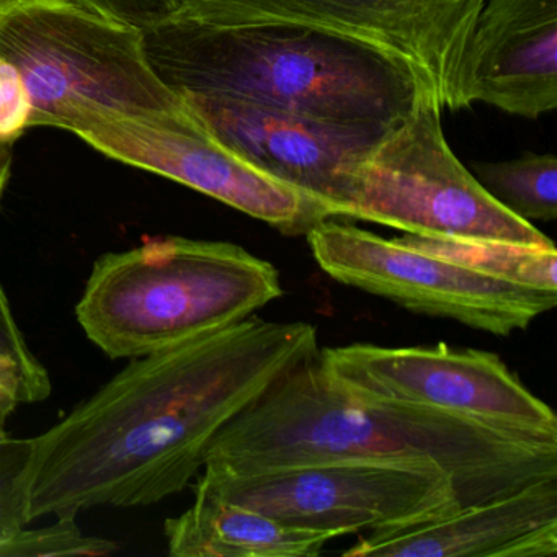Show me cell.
I'll use <instances>...</instances> for the list:
<instances>
[{
	"label": "cell",
	"mask_w": 557,
	"mask_h": 557,
	"mask_svg": "<svg viewBox=\"0 0 557 557\" xmlns=\"http://www.w3.org/2000/svg\"><path fill=\"white\" fill-rule=\"evenodd\" d=\"M35 438H0V546L32 523L30 478Z\"/></svg>",
	"instance_id": "ac0fdd59"
},
{
	"label": "cell",
	"mask_w": 557,
	"mask_h": 557,
	"mask_svg": "<svg viewBox=\"0 0 557 557\" xmlns=\"http://www.w3.org/2000/svg\"><path fill=\"white\" fill-rule=\"evenodd\" d=\"M0 355L17 361L28 376L40 384L45 389L51 391V381L44 364L35 358L25 342L24 334L18 329L17 321L12 314L11 305L0 283Z\"/></svg>",
	"instance_id": "603a6c76"
},
{
	"label": "cell",
	"mask_w": 557,
	"mask_h": 557,
	"mask_svg": "<svg viewBox=\"0 0 557 557\" xmlns=\"http://www.w3.org/2000/svg\"><path fill=\"white\" fill-rule=\"evenodd\" d=\"M77 4L139 30L158 27L174 17L172 0H74Z\"/></svg>",
	"instance_id": "44dd1931"
},
{
	"label": "cell",
	"mask_w": 557,
	"mask_h": 557,
	"mask_svg": "<svg viewBox=\"0 0 557 557\" xmlns=\"http://www.w3.org/2000/svg\"><path fill=\"white\" fill-rule=\"evenodd\" d=\"M443 110L435 96L425 94L345 164L334 218L426 239L554 246L534 224L495 200L456 158L443 132Z\"/></svg>",
	"instance_id": "8992f818"
},
{
	"label": "cell",
	"mask_w": 557,
	"mask_h": 557,
	"mask_svg": "<svg viewBox=\"0 0 557 557\" xmlns=\"http://www.w3.org/2000/svg\"><path fill=\"white\" fill-rule=\"evenodd\" d=\"M537 120L557 107V0H484L461 64V107Z\"/></svg>",
	"instance_id": "4fadbf2b"
},
{
	"label": "cell",
	"mask_w": 557,
	"mask_h": 557,
	"mask_svg": "<svg viewBox=\"0 0 557 557\" xmlns=\"http://www.w3.org/2000/svg\"><path fill=\"white\" fill-rule=\"evenodd\" d=\"M409 246L443 257L474 272L537 292L557 293L556 246L536 247L500 240H445L403 237Z\"/></svg>",
	"instance_id": "2e32d148"
},
{
	"label": "cell",
	"mask_w": 557,
	"mask_h": 557,
	"mask_svg": "<svg viewBox=\"0 0 557 557\" xmlns=\"http://www.w3.org/2000/svg\"><path fill=\"white\" fill-rule=\"evenodd\" d=\"M0 58L24 79L32 128L64 129L84 113L154 119L188 109L152 70L143 30L74 0H0Z\"/></svg>",
	"instance_id": "5b68a950"
},
{
	"label": "cell",
	"mask_w": 557,
	"mask_h": 557,
	"mask_svg": "<svg viewBox=\"0 0 557 557\" xmlns=\"http://www.w3.org/2000/svg\"><path fill=\"white\" fill-rule=\"evenodd\" d=\"M318 363L351 389L508 429L557 435V416L492 351L350 344L319 348Z\"/></svg>",
	"instance_id": "8fae6325"
},
{
	"label": "cell",
	"mask_w": 557,
	"mask_h": 557,
	"mask_svg": "<svg viewBox=\"0 0 557 557\" xmlns=\"http://www.w3.org/2000/svg\"><path fill=\"white\" fill-rule=\"evenodd\" d=\"M164 534L175 557H314L337 537L288 527L197 487L191 507L169 518Z\"/></svg>",
	"instance_id": "9a60e30c"
},
{
	"label": "cell",
	"mask_w": 557,
	"mask_h": 557,
	"mask_svg": "<svg viewBox=\"0 0 557 557\" xmlns=\"http://www.w3.org/2000/svg\"><path fill=\"white\" fill-rule=\"evenodd\" d=\"M280 523L334 536L384 533L461 507L435 462L345 458L250 474L205 471L195 485Z\"/></svg>",
	"instance_id": "52a82bcc"
},
{
	"label": "cell",
	"mask_w": 557,
	"mask_h": 557,
	"mask_svg": "<svg viewBox=\"0 0 557 557\" xmlns=\"http://www.w3.org/2000/svg\"><path fill=\"white\" fill-rule=\"evenodd\" d=\"M12 165H14V145L0 143V200L4 197L5 188L11 181Z\"/></svg>",
	"instance_id": "cb8c5ba5"
},
{
	"label": "cell",
	"mask_w": 557,
	"mask_h": 557,
	"mask_svg": "<svg viewBox=\"0 0 557 557\" xmlns=\"http://www.w3.org/2000/svg\"><path fill=\"white\" fill-rule=\"evenodd\" d=\"M27 87L14 64L0 58V143L14 145L30 126Z\"/></svg>",
	"instance_id": "ffe728a7"
},
{
	"label": "cell",
	"mask_w": 557,
	"mask_h": 557,
	"mask_svg": "<svg viewBox=\"0 0 557 557\" xmlns=\"http://www.w3.org/2000/svg\"><path fill=\"white\" fill-rule=\"evenodd\" d=\"M306 239L315 263L335 282L497 337L527 331L557 305V293L474 272L403 237L386 239L354 224L321 221Z\"/></svg>",
	"instance_id": "9c48e42d"
},
{
	"label": "cell",
	"mask_w": 557,
	"mask_h": 557,
	"mask_svg": "<svg viewBox=\"0 0 557 557\" xmlns=\"http://www.w3.org/2000/svg\"><path fill=\"white\" fill-rule=\"evenodd\" d=\"M181 96L224 148L298 191L319 223L334 220L344 165L389 126L325 122L233 97Z\"/></svg>",
	"instance_id": "7c38bea8"
},
{
	"label": "cell",
	"mask_w": 557,
	"mask_h": 557,
	"mask_svg": "<svg viewBox=\"0 0 557 557\" xmlns=\"http://www.w3.org/2000/svg\"><path fill=\"white\" fill-rule=\"evenodd\" d=\"M64 129L113 161L200 191L285 236H306L319 223L298 191L224 148L190 106L154 119L84 113Z\"/></svg>",
	"instance_id": "30bf717a"
},
{
	"label": "cell",
	"mask_w": 557,
	"mask_h": 557,
	"mask_svg": "<svg viewBox=\"0 0 557 557\" xmlns=\"http://www.w3.org/2000/svg\"><path fill=\"white\" fill-rule=\"evenodd\" d=\"M345 458L435 462L462 507L557 478V435L371 396L332 377L315 357L231 420L203 468L250 474Z\"/></svg>",
	"instance_id": "7a4b0ae2"
},
{
	"label": "cell",
	"mask_w": 557,
	"mask_h": 557,
	"mask_svg": "<svg viewBox=\"0 0 557 557\" xmlns=\"http://www.w3.org/2000/svg\"><path fill=\"white\" fill-rule=\"evenodd\" d=\"M50 394L51 391L35 383L17 361L0 355V438L8 435L5 425L18 404L41 403Z\"/></svg>",
	"instance_id": "7402d4cb"
},
{
	"label": "cell",
	"mask_w": 557,
	"mask_h": 557,
	"mask_svg": "<svg viewBox=\"0 0 557 557\" xmlns=\"http://www.w3.org/2000/svg\"><path fill=\"white\" fill-rule=\"evenodd\" d=\"M172 21L214 28L301 27L380 51L459 112L461 64L484 0H172Z\"/></svg>",
	"instance_id": "ba28073f"
},
{
	"label": "cell",
	"mask_w": 557,
	"mask_h": 557,
	"mask_svg": "<svg viewBox=\"0 0 557 557\" xmlns=\"http://www.w3.org/2000/svg\"><path fill=\"white\" fill-rule=\"evenodd\" d=\"M269 260L223 240L168 236L97 259L77 321L110 358H139L244 321L282 298Z\"/></svg>",
	"instance_id": "277c9868"
},
{
	"label": "cell",
	"mask_w": 557,
	"mask_h": 557,
	"mask_svg": "<svg viewBox=\"0 0 557 557\" xmlns=\"http://www.w3.org/2000/svg\"><path fill=\"white\" fill-rule=\"evenodd\" d=\"M143 34L152 70L178 94L233 97L361 125H391L430 94L380 51L311 28L169 21Z\"/></svg>",
	"instance_id": "3957f363"
},
{
	"label": "cell",
	"mask_w": 557,
	"mask_h": 557,
	"mask_svg": "<svg viewBox=\"0 0 557 557\" xmlns=\"http://www.w3.org/2000/svg\"><path fill=\"white\" fill-rule=\"evenodd\" d=\"M557 478L462 505L403 530L361 536L345 557H554Z\"/></svg>",
	"instance_id": "5bb4252c"
},
{
	"label": "cell",
	"mask_w": 557,
	"mask_h": 557,
	"mask_svg": "<svg viewBox=\"0 0 557 557\" xmlns=\"http://www.w3.org/2000/svg\"><path fill=\"white\" fill-rule=\"evenodd\" d=\"M119 547L113 541L84 534L76 518L66 517L40 530L25 528L0 546V557L109 556Z\"/></svg>",
	"instance_id": "d6986e66"
},
{
	"label": "cell",
	"mask_w": 557,
	"mask_h": 557,
	"mask_svg": "<svg viewBox=\"0 0 557 557\" xmlns=\"http://www.w3.org/2000/svg\"><path fill=\"white\" fill-rule=\"evenodd\" d=\"M479 184L508 211L528 223L557 218V158L524 152L500 162H472Z\"/></svg>",
	"instance_id": "e0dca14e"
},
{
	"label": "cell",
	"mask_w": 557,
	"mask_h": 557,
	"mask_svg": "<svg viewBox=\"0 0 557 557\" xmlns=\"http://www.w3.org/2000/svg\"><path fill=\"white\" fill-rule=\"evenodd\" d=\"M318 354V329L309 322L250 315L133 358L35 438L32 521L178 494L221 430Z\"/></svg>",
	"instance_id": "6da1fadb"
}]
</instances>
